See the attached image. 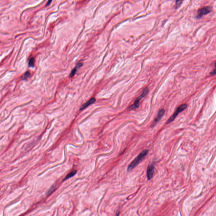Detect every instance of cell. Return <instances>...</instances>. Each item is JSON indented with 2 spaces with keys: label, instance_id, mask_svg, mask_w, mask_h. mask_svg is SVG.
<instances>
[{
  "label": "cell",
  "instance_id": "obj_1",
  "mask_svg": "<svg viewBox=\"0 0 216 216\" xmlns=\"http://www.w3.org/2000/svg\"><path fill=\"white\" fill-rule=\"evenodd\" d=\"M148 153V150H143L142 152L140 153V154L129 165L127 168V171H131L135 168V167L137 166L145 158V157L146 156Z\"/></svg>",
  "mask_w": 216,
  "mask_h": 216
},
{
  "label": "cell",
  "instance_id": "obj_2",
  "mask_svg": "<svg viewBox=\"0 0 216 216\" xmlns=\"http://www.w3.org/2000/svg\"><path fill=\"white\" fill-rule=\"evenodd\" d=\"M187 104L185 103L180 105L179 107L177 108L176 111H175L174 114L169 118V119H168V121L166 122V124H168L172 123L173 121L175 119L176 117V116H177L179 114V113L183 111L186 108H187Z\"/></svg>",
  "mask_w": 216,
  "mask_h": 216
},
{
  "label": "cell",
  "instance_id": "obj_3",
  "mask_svg": "<svg viewBox=\"0 0 216 216\" xmlns=\"http://www.w3.org/2000/svg\"><path fill=\"white\" fill-rule=\"evenodd\" d=\"M148 89L147 88H146L144 90L143 92H142V93L141 94V95L140 96H139V97L137 98L136 99L135 101V102H134V103L132 106H131V107H130L129 109L131 110H133L135 109L136 108H138L139 106V105H140L139 101H140L141 100L142 98H143L144 97H145V96L147 95V94L148 93Z\"/></svg>",
  "mask_w": 216,
  "mask_h": 216
},
{
  "label": "cell",
  "instance_id": "obj_4",
  "mask_svg": "<svg viewBox=\"0 0 216 216\" xmlns=\"http://www.w3.org/2000/svg\"><path fill=\"white\" fill-rule=\"evenodd\" d=\"M212 9V7L209 6L203 7L199 9L198 11L197 18L198 19L201 18L203 15H207L208 13L211 12Z\"/></svg>",
  "mask_w": 216,
  "mask_h": 216
},
{
  "label": "cell",
  "instance_id": "obj_5",
  "mask_svg": "<svg viewBox=\"0 0 216 216\" xmlns=\"http://www.w3.org/2000/svg\"><path fill=\"white\" fill-rule=\"evenodd\" d=\"M155 172V166L154 165H150L147 169V176L148 180L151 179L153 177V174Z\"/></svg>",
  "mask_w": 216,
  "mask_h": 216
},
{
  "label": "cell",
  "instance_id": "obj_6",
  "mask_svg": "<svg viewBox=\"0 0 216 216\" xmlns=\"http://www.w3.org/2000/svg\"><path fill=\"white\" fill-rule=\"evenodd\" d=\"M165 112V110L164 109H162L160 110L158 112L157 116L155 119L154 121L153 122V126H154L157 123L160 121V120L161 119L162 117H163V115H164Z\"/></svg>",
  "mask_w": 216,
  "mask_h": 216
},
{
  "label": "cell",
  "instance_id": "obj_7",
  "mask_svg": "<svg viewBox=\"0 0 216 216\" xmlns=\"http://www.w3.org/2000/svg\"><path fill=\"white\" fill-rule=\"evenodd\" d=\"M95 101H96V99L94 98H92L91 99H90L87 102H86L85 103H84L81 106V108H80V110L82 111V110H84V109H85V108L89 106L90 105H91L92 104L94 103Z\"/></svg>",
  "mask_w": 216,
  "mask_h": 216
},
{
  "label": "cell",
  "instance_id": "obj_8",
  "mask_svg": "<svg viewBox=\"0 0 216 216\" xmlns=\"http://www.w3.org/2000/svg\"><path fill=\"white\" fill-rule=\"evenodd\" d=\"M82 64L81 63H77V65H76V67L74 68V69H73L72 71H71V74H70V76L71 77H72L73 76H74V74H75V73H76V72L77 71V70L78 68H80L81 67H82Z\"/></svg>",
  "mask_w": 216,
  "mask_h": 216
},
{
  "label": "cell",
  "instance_id": "obj_9",
  "mask_svg": "<svg viewBox=\"0 0 216 216\" xmlns=\"http://www.w3.org/2000/svg\"><path fill=\"white\" fill-rule=\"evenodd\" d=\"M76 172H77L76 171L74 170V171H71V172L69 173L68 175H67V176H66V177L63 180V181H65L66 180H67V179H69L70 178L72 177L73 176H74L76 174Z\"/></svg>",
  "mask_w": 216,
  "mask_h": 216
},
{
  "label": "cell",
  "instance_id": "obj_10",
  "mask_svg": "<svg viewBox=\"0 0 216 216\" xmlns=\"http://www.w3.org/2000/svg\"><path fill=\"white\" fill-rule=\"evenodd\" d=\"M34 63H35V60H34V58H31L30 59L29 63H28L29 66H30V67H34Z\"/></svg>",
  "mask_w": 216,
  "mask_h": 216
},
{
  "label": "cell",
  "instance_id": "obj_11",
  "mask_svg": "<svg viewBox=\"0 0 216 216\" xmlns=\"http://www.w3.org/2000/svg\"><path fill=\"white\" fill-rule=\"evenodd\" d=\"M182 0H177L176 1V8H177L180 6L182 3Z\"/></svg>",
  "mask_w": 216,
  "mask_h": 216
},
{
  "label": "cell",
  "instance_id": "obj_12",
  "mask_svg": "<svg viewBox=\"0 0 216 216\" xmlns=\"http://www.w3.org/2000/svg\"><path fill=\"white\" fill-rule=\"evenodd\" d=\"M30 76H31V74H30V73L29 72V71H26L25 73V79H27L28 78L30 77Z\"/></svg>",
  "mask_w": 216,
  "mask_h": 216
},
{
  "label": "cell",
  "instance_id": "obj_13",
  "mask_svg": "<svg viewBox=\"0 0 216 216\" xmlns=\"http://www.w3.org/2000/svg\"><path fill=\"white\" fill-rule=\"evenodd\" d=\"M210 74L211 75H215L216 74V68L213 71H212L210 73Z\"/></svg>",
  "mask_w": 216,
  "mask_h": 216
},
{
  "label": "cell",
  "instance_id": "obj_14",
  "mask_svg": "<svg viewBox=\"0 0 216 216\" xmlns=\"http://www.w3.org/2000/svg\"><path fill=\"white\" fill-rule=\"evenodd\" d=\"M51 2H52V1L49 0V1H48V3H47V5L48 6V5H50Z\"/></svg>",
  "mask_w": 216,
  "mask_h": 216
},
{
  "label": "cell",
  "instance_id": "obj_15",
  "mask_svg": "<svg viewBox=\"0 0 216 216\" xmlns=\"http://www.w3.org/2000/svg\"><path fill=\"white\" fill-rule=\"evenodd\" d=\"M215 67H216V63H215Z\"/></svg>",
  "mask_w": 216,
  "mask_h": 216
}]
</instances>
